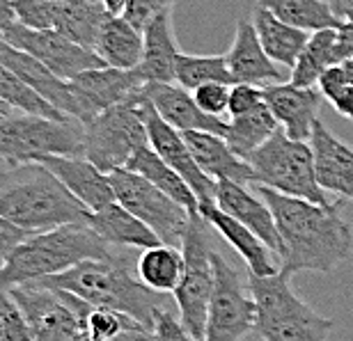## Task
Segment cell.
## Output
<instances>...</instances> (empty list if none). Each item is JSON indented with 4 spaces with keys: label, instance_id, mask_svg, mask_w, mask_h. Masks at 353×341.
I'll return each instance as SVG.
<instances>
[{
    "label": "cell",
    "instance_id": "cell-1",
    "mask_svg": "<svg viewBox=\"0 0 353 341\" xmlns=\"http://www.w3.org/2000/svg\"><path fill=\"white\" fill-rule=\"evenodd\" d=\"M257 195L268 204L282 240L280 273H333L349 259L353 234L340 216L342 200L323 206L259 186Z\"/></svg>",
    "mask_w": 353,
    "mask_h": 341
},
{
    "label": "cell",
    "instance_id": "cell-2",
    "mask_svg": "<svg viewBox=\"0 0 353 341\" xmlns=\"http://www.w3.org/2000/svg\"><path fill=\"white\" fill-rule=\"evenodd\" d=\"M0 218L37 234L60 225L85 223L90 209L41 163H19L0 169Z\"/></svg>",
    "mask_w": 353,
    "mask_h": 341
},
{
    "label": "cell",
    "instance_id": "cell-3",
    "mask_svg": "<svg viewBox=\"0 0 353 341\" xmlns=\"http://www.w3.org/2000/svg\"><path fill=\"white\" fill-rule=\"evenodd\" d=\"M112 257H115L112 245L105 243L85 223L60 225L46 231L28 234L0 268V291L65 273L85 259Z\"/></svg>",
    "mask_w": 353,
    "mask_h": 341
},
{
    "label": "cell",
    "instance_id": "cell-4",
    "mask_svg": "<svg viewBox=\"0 0 353 341\" xmlns=\"http://www.w3.org/2000/svg\"><path fill=\"white\" fill-rule=\"evenodd\" d=\"M30 284L69 291L92 307L124 311L143 323L147 330H152L154 325V311L165 307L161 293H154L138 277H133L126 259L117 254L112 259H85L65 273L41 277Z\"/></svg>",
    "mask_w": 353,
    "mask_h": 341
},
{
    "label": "cell",
    "instance_id": "cell-5",
    "mask_svg": "<svg viewBox=\"0 0 353 341\" xmlns=\"http://www.w3.org/2000/svg\"><path fill=\"white\" fill-rule=\"evenodd\" d=\"M250 296L255 300V335L264 341H326L333 321L301 300L292 289V277L275 273L257 277L248 273Z\"/></svg>",
    "mask_w": 353,
    "mask_h": 341
},
{
    "label": "cell",
    "instance_id": "cell-6",
    "mask_svg": "<svg viewBox=\"0 0 353 341\" xmlns=\"http://www.w3.org/2000/svg\"><path fill=\"white\" fill-rule=\"evenodd\" d=\"M150 105V99L140 87L136 94L83 124V156L105 174L126 167L131 156L147 145L145 119Z\"/></svg>",
    "mask_w": 353,
    "mask_h": 341
},
{
    "label": "cell",
    "instance_id": "cell-7",
    "mask_svg": "<svg viewBox=\"0 0 353 341\" xmlns=\"http://www.w3.org/2000/svg\"><path fill=\"white\" fill-rule=\"evenodd\" d=\"M245 161L252 167V181H257L259 186L323 206L335 202L328 200L326 190L316 181L314 154L310 142L292 140L282 129L275 131Z\"/></svg>",
    "mask_w": 353,
    "mask_h": 341
},
{
    "label": "cell",
    "instance_id": "cell-8",
    "mask_svg": "<svg viewBox=\"0 0 353 341\" xmlns=\"http://www.w3.org/2000/svg\"><path fill=\"white\" fill-rule=\"evenodd\" d=\"M183 268L174 293V302L179 307V321L188 335L204 339V323L207 309L214 291V245L209 236V223L202 216H193L183 229L179 243Z\"/></svg>",
    "mask_w": 353,
    "mask_h": 341
},
{
    "label": "cell",
    "instance_id": "cell-9",
    "mask_svg": "<svg viewBox=\"0 0 353 341\" xmlns=\"http://www.w3.org/2000/svg\"><path fill=\"white\" fill-rule=\"evenodd\" d=\"M7 293L26 316L32 341H88L85 318L92 304L62 289L21 284Z\"/></svg>",
    "mask_w": 353,
    "mask_h": 341
},
{
    "label": "cell",
    "instance_id": "cell-10",
    "mask_svg": "<svg viewBox=\"0 0 353 341\" xmlns=\"http://www.w3.org/2000/svg\"><path fill=\"white\" fill-rule=\"evenodd\" d=\"M41 154L83 156V124L76 119L55 122L26 112L0 117V161L19 165Z\"/></svg>",
    "mask_w": 353,
    "mask_h": 341
},
{
    "label": "cell",
    "instance_id": "cell-11",
    "mask_svg": "<svg viewBox=\"0 0 353 341\" xmlns=\"http://www.w3.org/2000/svg\"><path fill=\"white\" fill-rule=\"evenodd\" d=\"M108 179L112 186V195H115V202L122 204L138 220H143L157 234L161 243L168 245L181 243L183 229H186L188 220L193 218L188 216V211L183 206L170 200L154 183L147 181L143 174L133 172L129 167L112 169Z\"/></svg>",
    "mask_w": 353,
    "mask_h": 341
},
{
    "label": "cell",
    "instance_id": "cell-12",
    "mask_svg": "<svg viewBox=\"0 0 353 341\" xmlns=\"http://www.w3.org/2000/svg\"><path fill=\"white\" fill-rule=\"evenodd\" d=\"M211 261H214V291H211L202 341H243L255 330V300L245 293L241 275L221 252L214 250Z\"/></svg>",
    "mask_w": 353,
    "mask_h": 341
},
{
    "label": "cell",
    "instance_id": "cell-13",
    "mask_svg": "<svg viewBox=\"0 0 353 341\" xmlns=\"http://www.w3.org/2000/svg\"><path fill=\"white\" fill-rule=\"evenodd\" d=\"M0 37L21 51L30 53L62 81L79 76L81 71L105 67L94 51L79 46L58 30H32V28H26L14 21Z\"/></svg>",
    "mask_w": 353,
    "mask_h": 341
},
{
    "label": "cell",
    "instance_id": "cell-14",
    "mask_svg": "<svg viewBox=\"0 0 353 341\" xmlns=\"http://www.w3.org/2000/svg\"><path fill=\"white\" fill-rule=\"evenodd\" d=\"M143 85V78L136 69L97 67L81 71L79 76L69 78V87L79 103V122L88 124L99 112L136 94Z\"/></svg>",
    "mask_w": 353,
    "mask_h": 341
},
{
    "label": "cell",
    "instance_id": "cell-15",
    "mask_svg": "<svg viewBox=\"0 0 353 341\" xmlns=\"http://www.w3.org/2000/svg\"><path fill=\"white\" fill-rule=\"evenodd\" d=\"M145 126H147V145L188 183L190 190H193L197 197V202L216 204V181L209 179V176L202 172L200 165H197L193 158V154H190L183 136L159 117L154 105H150V110H147Z\"/></svg>",
    "mask_w": 353,
    "mask_h": 341
},
{
    "label": "cell",
    "instance_id": "cell-16",
    "mask_svg": "<svg viewBox=\"0 0 353 341\" xmlns=\"http://www.w3.org/2000/svg\"><path fill=\"white\" fill-rule=\"evenodd\" d=\"M264 103L273 112L275 122L285 131V136L299 142L310 140L312 126L319 119V90L296 87L289 81L264 85Z\"/></svg>",
    "mask_w": 353,
    "mask_h": 341
},
{
    "label": "cell",
    "instance_id": "cell-17",
    "mask_svg": "<svg viewBox=\"0 0 353 341\" xmlns=\"http://www.w3.org/2000/svg\"><path fill=\"white\" fill-rule=\"evenodd\" d=\"M48 167L76 200L83 202L90 211H99L115 202L108 174L101 172L85 156H62V154H41L34 158Z\"/></svg>",
    "mask_w": 353,
    "mask_h": 341
},
{
    "label": "cell",
    "instance_id": "cell-18",
    "mask_svg": "<svg viewBox=\"0 0 353 341\" xmlns=\"http://www.w3.org/2000/svg\"><path fill=\"white\" fill-rule=\"evenodd\" d=\"M310 147L314 154L316 181L326 193L340 195L353 202V147L340 140L316 119L310 136Z\"/></svg>",
    "mask_w": 353,
    "mask_h": 341
},
{
    "label": "cell",
    "instance_id": "cell-19",
    "mask_svg": "<svg viewBox=\"0 0 353 341\" xmlns=\"http://www.w3.org/2000/svg\"><path fill=\"white\" fill-rule=\"evenodd\" d=\"M216 206L239 220L255 234L275 257H282V240L275 227L273 213L259 195H252L243 183L216 181Z\"/></svg>",
    "mask_w": 353,
    "mask_h": 341
},
{
    "label": "cell",
    "instance_id": "cell-20",
    "mask_svg": "<svg viewBox=\"0 0 353 341\" xmlns=\"http://www.w3.org/2000/svg\"><path fill=\"white\" fill-rule=\"evenodd\" d=\"M143 92H145V96L150 99V103L154 105V110L159 112V117L179 133L207 131V133L225 136L228 124L221 122V117H211L207 112H202L197 108L193 94H190L188 90H183L181 85L145 83Z\"/></svg>",
    "mask_w": 353,
    "mask_h": 341
},
{
    "label": "cell",
    "instance_id": "cell-21",
    "mask_svg": "<svg viewBox=\"0 0 353 341\" xmlns=\"http://www.w3.org/2000/svg\"><path fill=\"white\" fill-rule=\"evenodd\" d=\"M0 62L10 71H14L28 87L37 92L41 99H46L48 103L62 110L67 117L79 122V103H76L74 92L69 87V81H62L51 69L41 65L37 58H32L30 53L12 46L3 37H0Z\"/></svg>",
    "mask_w": 353,
    "mask_h": 341
},
{
    "label": "cell",
    "instance_id": "cell-22",
    "mask_svg": "<svg viewBox=\"0 0 353 341\" xmlns=\"http://www.w3.org/2000/svg\"><path fill=\"white\" fill-rule=\"evenodd\" d=\"M225 60H228L232 85L250 83L264 87V85L282 83V78H285L280 65H275L264 53L250 21H239L236 23L234 41H232L230 51L225 53Z\"/></svg>",
    "mask_w": 353,
    "mask_h": 341
},
{
    "label": "cell",
    "instance_id": "cell-23",
    "mask_svg": "<svg viewBox=\"0 0 353 341\" xmlns=\"http://www.w3.org/2000/svg\"><path fill=\"white\" fill-rule=\"evenodd\" d=\"M181 48L176 44L172 10L154 17L143 28V60L136 71L143 83H174V67Z\"/></svg>",
    "mask_w": 353,
    "mask_h": 341
},
{
    "label": "cell",
    "instance_id": "cell-24",
    "mask_svg": "<svg viewBox=\"0 0 353 341\" xmlns=\"http://www.w3.org/2000/svg\"><path fill=\"white\" fill-rule=\"evenodd\" d=\"M181 136L186 140L195 163L209 179L236 181L243 186L252 181V167L248 165V161L232 152V147L223 136L207 131H186Z\"/></svg>",
    "mask_w": 353,
    "mask_h": 341
},
{
    "label": "cell",
    "instance_id": "cell-25",
    "mask_svg": "<svg viewBox=\"0 0 353 341\" xmlns=\"http://www.w3.org/2000/svg\"><path fill=\"white\" fill-rule=\"evenodd\" d=\"M200 216L239 252V257L248 266L250 275L268 277V275L280 273V268L273 264L271 250H268L248 227H243L239 220L228 216V213L223 209H218L216 204H200Z\"/></svg>",
    "mask_w": 353,
    "mask_h": 341
},
{
    "label": "cell",
    "instance_id": "cell-26",
    "mask_svg": "<svg viewBox=\"0 0 353 341\" xmlns=\"http://www.w3.org/2000/svg\"><path fill=\"white\" fill-rule=\"evenodd\" d=\"M88 225L112 247H133V250H147L159 245L161 240L143 220H138L122 204L112 202L99 211H90Z\"/></svg>",
    "mask_w": 353,
    "mask_h": 341
},
{
    "label": "cell",
    "instance_id": "cell-27",
    "mask_svg": "<svg viewBox=\"0 0 353 341\" xmlns=\"http://www.w3.org/2000/svg\"><path fill=\"white\" fill-rule=\"evenodd\" d=\"M250 23L255 28L259 44H262L268 58L275 65L292 69L294 62L299 60L301 51L307 44L310 32H303L299 28L287 25L285 21H280L273 12H268L262 5H255Z\"/></svg>",
    "mask_w": 353,
    "mask_h": 341
},
{
    "label": "cell",
    "instance_id": "cell-28",
    "mask_svg": "<svg viewBox=\"0 0 353 341\" xmlns=\"http://www.w3.org/2000/svg\"><path fill=\"white\" fill-rule=\"evenodd\" d=\"M94 53L105 67L136 69L143 60V30L131 25L122 14H108L99 30Z\"/></svg>",
    "mask_w": 353,
    "mask_h": 341
},
{
    "label": "cell",
    "instance_id": "cell-29",
    "mask_svg": "<svg viewBox=\"0 0 353 341\" xmlns=\"http://www.w3.org/2000/svg\"><path fill=\"white\" fill-rule=\"evenodd\" d=\"M126 167L143 174L147 181L154 183V186L161 190V193H165L170 200L183 206V209L188 211V216H200V202H197V197L193 190H190V186L150 145L140 147L138 152L131 156V161L126 163Z\"/></svg>",
    "mask_w": 353,
    "mask_h": 341
},
{
    "label": "cell",
    "instance_id": "cell-30",
    "mask_svg": "<svg viewBox=\"0 0 353 341\" xmlns=\"http://www.w3.org/2000/svg\"><path fill=\"white\" fill-rule=\"evenodd\" d=\"M108 14L110 12L105 10L101 0H60L55 10L53 30L62 32L79 46L94 51L99 30Z\"/></svg>",
    "mask_w": 353,
    "mask_h": 341
},
{
    "label": "cell",
    "instance_id": "cell-31",
    "mask_svg": "<svg viewBox=\"0 0 353 341\" xmlns=\"http://www.w3.org/2000/svg\"><path fill=\"white\" fill-rule=\"evenodd\" d=\"M183 268V257L179 245H168L159 243L154 247L140 252L136 261V275L138 280L145 284L147 289H152L154 293H172L179 284Z\"/></svg>",
    "mask_w": 353,
    "mask_h": 341
},
{
    "label": "cell",
    "instance_id": "cell-32",
    "mask_svg": "<svg viewBox=\"0 0 353 341\" xmlns=\"http://www.w3.org/2000/svg\"><path fill=\"white\" fill-rule=\"evenodd\" d=\"M278 129L280 126H278V122H275L273 112L268 110V105L259 103L257 108H252L250 112H245V115L230 117L228 129H225L223 138L228 140L232 152H234L236 156H241V158L245 161Z\"/></svg>",
    "mask_w": 353,
    "mask_h": 341
},
{
    "label": "cell",
    "instance_id": "cell-33",
    "mask_svg": "<svg viewBox=\"0 0 353 341\" xmlns=\"http://www.w3.org/2000/svg\"><path fill=\"white\" fill-rule=\"evenodd\" d=\"M337 65L335 58V28L310 32L305 48L289 71V83L296 87H316V81L328 67Z\"/></svg>",
    "mask_w": 353,
    "mask_h": 341
},
{
    "label": "cell",
    "instance_id": "cell-34",
    "mask_svg": "<svg viewBox=\"0 0 353 341\" xmlns=\"http://www.w3.org/2000/svg\"><path fill=\"white\" fill-rule=\"evenodd\" d=\"M88 341H152V330L124 311L90 307L85 318Z\"/></svg>",
    "mask_w": 353,
    "mask_h": 341
},
{
    "label": "cell",
    "instance_id": "cell-35",
    "mask_svg": "<svg viewBox=\"0 0 353 341\" xmlns=\"http://www.w3.org/2000/svg\"><path fill=\"white\" fill-rule=\"evenodd\" d=\"M257 5L266 7L287 25L299 28L303 32H316L323 28L340 25L326 0H259Z\"/></svg>",
    "mask_w": 353,
    "mask_h": 341
},
{
    "label": "cell",
    "instance_id": "cell-36",
    "mask_svg": "<svg viewBox=\"0 0 353 341\" xmlns=\"http://www.w3.org/2000/svg\"><path fill=\"white\" fill-rule=\"evenodd\" d=\"M0 101L10 105L12 110L26 112V115L44 117V119H55V122H69L72 117H67L65 112L51 105L46 99H41L37 92L21 81L14 71L7 69L0 62Z\"/></svg>",
    "mask_w": 353,
    "mask_h": 341
},
{
    "label": "cell",
    "instance_id": "cell-37",
    "mask_svg": "<svg viewBox=\"0 0 353 341\" xmlns=\"http://www.w3.org/2000/svg\"><path fill=\"white\" fill-rule=\"evenodd\" d=\"M174 83L188 92H193L204 83L232 85L228 60H225V55H188L181 51L174 67Z\"/></svg>",
    "mask_w": 353,
    "mask_h": 341
},
{
    "label": "cell",
    "instance_id": "cell-38",
    "mask_svg": "<svg viewBox=\"0 0 353 341\" xmlns=\"http://www.w3.org/2000/svg\"><path fill=\"white\" fill-rule=\"evenodd\" d=\"M316 90L333 105L337 115L353 122V60L328 67L316 81Z\"/></svg>",
    "mask_w": 353,
    "mask_h": 341
},
{
    "label": "cell",
    "instance_id": "cell-39",
    "mask_svg": "<svg viewBox=\"0 0 353 341\" xmlns=\"http://www.w3.org/2000/svg\"><path fill=\"white\" fill-rule=\"evenodd\" d=\"M17 23L32 30H53L58 3L51 0H12Z\"/></svg>",
    "mask_w": 353,
    "mask_h": 341
},
{
    "label": "cell",
    "instance_id": "cell-40",
    "mask_svg": "<svg viewBox=\"0 0 353 341\" xmlns=\"http://www.w3.org/2000/svg\"><path fill=\"white\" fill-rule=\"evenodd\" d=\"M0 341H32L26 316L7 291H0Z\"/></svg>",
    "mask_w": 353,
    "mask_h": 341
},
{
    "label": "cell",
    "instance_id": "cell-41",
    "mask_svg": "<svg viewBox=\"0 0 353 341\" xmlns=\"http://www.w3.org/2000/svg\"><path fill=\"white\" fill-rule=\"evenodd\" d=\"M190 94H193L197 108L211 117H221L223 112H228V101H230L228 83H204L200 87H195Z\"/></svg>",
    "mask_w": 353,
    "mask_h": 341
},
{
    "label": "cell",
    "instance_id": "cell-42",
    "mask_svg": "<svg viewBox=\"0 0 353 341\" xmlns=\"http://www.w3.org/2000/svg\"><path fill=\"white\" fill-rule=\"evenodd\" d=\"M176 0H126L122 17L129 21L131 25H136L138 30L150 23L154 17L163 12H170Z\"/></svg>",
    "mask_w": 353,
    "mask_h": 341
},
{
    "label": "cell",
    "instance_id": "cell-43",
    "mask_svg": "<svg viewBox=\"0 0 353 341\" xmlns=\"http://www.w3.org/2000/svg\"><path fill=\"white\" fill-rule=\"evenodd\" d=\"M259 103H264V87L250 83H234L230 85V101H228V112L230 117H239L257 108Z\"/></svg>",
    "mask_w": 353,
    "mask_h": 341
},
{
    "label": "cell",
    "instance_id": "cell-44",
    "mask_svg": "<svg viewBox=\"0 0 353 341\" xmlns=\"http://www.w3.org/2000/svg\"><path fill=\"white\" fill-rule=\"evenodd\" d=\"M152 335H154V341H200L193 335H188L179 318L165 307H159L157 311H154Z\"/></svg>",
    "mask_w": 353,
    "mask_h": 341
},
{
    "label": "cell",
    "instance_id": "cell-45",
    "mask_svg": "<svg viewBox=\"0 0 353 341\" xmlns=\"http://www.w3.org/2000/svg\"><path fill=\"white\" fill-rule=\"evenodd\" d=\"M28 236V231L19 229L17 225H12L10 220L0 218V268L5 266L7 257H10V252L17 247L21 240Z\"/></svg>",
    "mask_w": 353,
    "mask_h": 341
},
{
    "label": "cell",
    "instance_id": "cell-46",
    "mask_svg": "<svg viewBox=\"0 0 353 341\" xmlns=\"http://www.w3.org/2000/svg\"><path fill=\"white\" fill-rule=\"evenodd\" d=\"M335 58L337 62L353 60V23H340L335 28Z\"/></svg>",
    "mask_w": 353,
    "mask_h": 341
},
{
    "label": "cell",
    "instance_id": "cell-47",
    "mask_svg": "<svg viewBox=\"0 0 353 341\" xmlns=\"http://www.w3.org/2000/svg\"><path fill=\"white\" fill-rule=\"evenodd\" d=\"M340 23H353V0H326Z\"/></svg>",
    "mask_w": 353,
    "mask_h": 341
},
{
    "label": "cell",
    "instance_id": "cell-48",
    "mask_svg": "<svg viewBox=\"0 0 353 341\" xmlns=\"http://www.w3.org/2000/svg\"><path fill=\"white\" fill-rule=\"evenodd\" d=\"M14 21H17V17H14L12 0H0V34H3Z\"/></svg>",
    "mask_w": 353,
    "mask_h": 341
},
{
    "label": "cell",
    "instance_id": "cell-49",
    "mask_svg": "<svg viewBox=\"0 0 353 341\" xmlns=\"http://www.w3.org/2000/svg\"><path fill=\"white\" fill-rule=\"evenodd\" d=\"M103 7L108 10L110 14H122L124 10V5H126V0H101Z\"/></svg>",
    "mask_w": 353,
    "mask_h": 341
},
{
    "label": "cell",
    "instance_id": "cell-50",
    "mask_svg": "<svg viewBox=\"0 0 353 341\" xmlns=\"http://www.w3.org/2000/svg\"><path fill=\"white\" fill-rule=\"evenodd\" d=\"M12 108H10V105H5L3 101H0V117H7V115H12Z\"/></svg>",
    "mask_w": 353,
    "mask_h": 341
},
{
    "label": "cell",
    "instance_id": "cell-51",
    "mask_svg": "<svg viewBox=\"0 0 353 341\" xmlns=\"http://www.w3.org/2000/svg\"><path fill=\"white\" fill-rule=\"evenodd\" d=\"M51 3H60V0H51Z\"/></svg>",
    "mask_w": 353,
    "mask_h": 341
}]
</instances>
